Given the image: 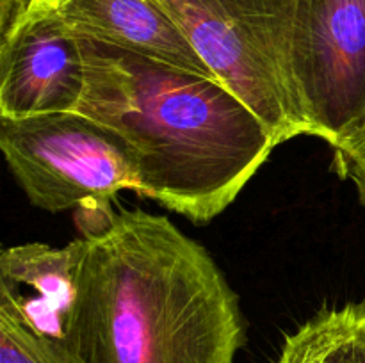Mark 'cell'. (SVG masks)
I'll list each match as a JSON object with an SVG mask.
<instances>
[{"label": "cell", "mask_w": 365, "mask_h": 363, "mask_svg": "<svg viewBox=\"0 0 365 363\" xmlns=\"http://www.w3.org/2000/svg\"><path fill=\"white\" fill-rule=\"evenodd\" d=\"M291 77L307 135L334 149L365 128V0H294Z\"/></svg>", "instance_id": "5b68a950"}, {"label": "cell", "mask_w": 365, "mask_h": 363, "mask_svg": "<svg viewBox=\"0 0 365 363\" xmlns=\"http://www.w3.org/2000/svg\"><path fill=\"white\" fill-rule=\"evenodd\" d=\"M0 149L29 201L46 212L110 205L118 192L139 189L127 142L77 110L0 117Z\"/></svg>", "instance_id": "277c9868"}, {"label": "cell", "mask_w": 365, "mask_h": 363, "mask_svg": "<svg viewBox=\"0 0 365 363\" xmlns=\"http://www.w3.org/2000/svg\"><path fill=\"white\" fill-rule=\"evenodd\" d=\"M75 299L63 363H235L246 342L239 298L210 253L166 216L78 209Z\"/></svg>", "instance_id": "6da1fadb"}, {"label": "cell", "mask_w": 365, "mask_h": 363, "mask_svg": "<svg viewBox=\"0 0 365 363\" xmlns=\"http://www.w3.org/2000/svg\"><path fill=\"white\" fill-rule=\"evenodd\" d=\"M66 2H70V0H39V4H45V6L53 7V9H59V7L64 6Z\"/></svg>", "instance_id": "4fadbf2b"}, {"label": "cell", "mask_w": 365, "mask_h": 363, "mask_svg": "<svg viewBox=\"0 0 365 363\" xmlns=\"http://www.w3.org/2000/svg\"><path fill=\"white\" fill-rule=\"evenodd\" d=\"M82 38V36H81ZM86 89L77 112L120 135L145 198L209 223L278 146L262 120L220 80L82 38Z\"/></svg>", "instance_id": "7a4b0ae2"}, {"label": "cell", "mask_w": 365, "mask_h": 363, "mask_svg": "<svg viewBox=\"0 0 365 363\" xmlns=\"http://www.w3.org/2000/svg\"><path fill=\"white\" fill-rule=\"evenodd\" d=\"M75 299V253L71 242L52 248L29 242L0 255V308L34 333L56 338Z\"/></svg>", "instance_id": "ba28073f"}, {"label": "cell", "mask_w": 365, "mask_h": 363, "mask_svg": "<svg viewBox=\"0 0 365 363\" xmlns=\"http://www.w3.org/2000/svg\"><path fill=\"white\" fill-rule=\"evenodd\" d=\"M86 89L82 38L59 11L39 4L0 43V117L73 112Z\"/></svg>", "instance_id": "8992f818"}, {"label": "cell", "mask_w": 365, "mask_h": 363, "mask_svg": "<svg viewBox=\"0 0 365 363\" xmlns=\"http://www.w3.org/2000/svg\"><path fill=\"white\" fill-rule=\"evenodd\" d=\"M38 6L39 0H0V43L6 41Z\"/></svg>", "instance_id": "7c38bea8"}, {"label": "cell", "mask_w": 365, "mask_h": 363, "mask_svg": "<svg viewBox=\"0 0 365 363\" xmlns=\"http://www.w3.org/2000/svg\"><path fill=\"white\" fill-rule=\"evenodd\" d=\"M334 169L341 178L353 182L365 206V128L344 146L334 149Z\"/></svg>", "instance_id": "8fae6325"}, {"label": "cell", "mask_w": 365, "mask_h": 363, "mask_svg": "<svg viewBox=\"0 0 365 363\" xmlns=\"http://www.w3.org/2000/svg\"><path fill=\"white\" fill-rule=\"evenodd\" d=\"M278 144L307 135L291 77L294 0H153Z\"/></svg>", "instance_id": "3957f363"}, {"label": "cell", "mask_w": 365, "mask_h": 363, "mask_svg": "<svg viewBox=\"0 0 365 363\" xmlns=\"http://www.w3.org/2000/svg\"><path fill=\"white\" fill-rule=\"evenodd\" d=\"M0 363H63L46 340L0 308Z\"/></svg>", "instance_id": "30bf717a"}, {"label": "cell", "mask_w": 365, "mask_h": 363, "mask_svg": "<svg viewBox=\"0 0 365 363\" xmlns=\"http://www.w3.org/2000/svg\"><path fill=\"white\" fill-rule=\"evenodd\" d=\"M57 11L82 38L217 80L153 0H70Z\"/></svg>", "instance_id": "52a82bcc"}, {"label": "cell", "mask_w": 365, "mask_h": 363, "mask_svg": "<svg viewBox=\"0 0 365 363\" xmlns=\"http://www.w3.org/2000/svg\"><path fill=\"white\" fill-rule=\"evenodd\" d=\"M274 363H365V302L319 310L285 337Z\"/></svg>", "instance_id": "9c48e42d"}]
</instances>
